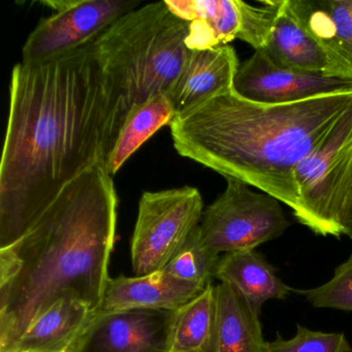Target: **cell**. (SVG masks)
I'll use <instances>...</instances> for the list:
<instances>
[{"instance_id": "cell-1", "label": "cell", "mask_w": 352, "mask_h": 352, "mask_svg": "<svg viewBox=\"0 0 352 352\" xmlns=\"http://www.w3.org/2000/svg\"><path fill=\"white\" fill-rule=\"evenodd\" d=\"M122 125L120 96L94 41L14 67L0 164V249L19 241L72 181L106 164Z\"/></svg>"}, {"instance_id": "cell-2", "label": "cell", "mask_w": 352, "mask_h": 352, "mask_svg": "<svg viewBox=\"0 0 352 352\" xmlns=\"http://www.w3.org/2000/svg\"><path fill=\"white\" fill-rule=\"evenodd\" d=\"M117 199L104 164L80 175L19 241L0 249V352L61 298L100 308L114 249Z\"/></svg>"}, {"instance_id": "cell-3", "label": "cell", "mask_w": 352, "mask_h": 352, "mask_svg": "<svg viewBox=\"0 0 352 352\" xmlns=\"http://www.w3.org/2000/svg\"><path fill=\"white\" fill-rule=\"evenodd\" d=\"M351 104L352 91L265 104L232 88L177 115L170 133L183 157L255 187L294 213L296 166Z\"/></svg>"}, {"instance_id": "cell-4", "label": "cell", "mask_w": 352, "mask_h": 352, "mask_svg": "<svg viewBox=\"0 0 352 352\" xmlns=\"http://www.w3.org/2000/svg\"><path fill=\"white\" fill-rule=\"evenodd\" d=\"M188 23L166 1L125 14L94 41L104 73L121 100L123 123L129 111L158 94H170L187 63Z\"/></svg>"}, {"instance_id": "cell-5", "label": "cell", "mask_w": 352, "mask_h": 352, "mask_svg": "<svg viewBox=\"0 0 352 352\" xmlns=\"http://www.w3.org/2000/svg\"><path fill=\"white\" fill-rule=\"evenodd\" d=\"M351 166L352 104L294 170V217L315 234H343L342 211Z\"/></svg>"}, {"instance_id": "cell-6", "label": "cell", "mask_w": 352, "mask_h": 352, "mask_svg": "<svg viewBox=\"0 0 352 352\" xmlns=\"http://www.w3.org/2000/svg\"><path fill=\"white\" fill-rule=\"evenodd\" d=\"M226 190L204 211L199 230L206 246L219 254L254 250L284 234L289 220L280 203L249 185L226 178Z\"/></svg>"}, {"instance_id": "cell-7", "label": "cell", "mask_w": 352, "mask_h": 352, "mask_svg": "<svg viewBox=\"0 0 352 352\" xmlns=\"http://www.w3.org/2000/svg\"><path fill=\"white\" fill-rule=\"evenodd\" d=\"M203 213V197L195 187L144 192L131 240L133 273L144 276L164 269L199 226Z\"/></svg>"}, {"instance_id": "cell-8", "label": "cell", "mask_w": 352, "mask_h": 352, "mask_svg": "<svg viewBox=\"0 0 352 352\" xmlns=\"http://www.w3.org/2000/svg\"><path fill=\"white\" fill-rule=\"evenodd\" d=\"M41 5L55 14L42 20L23 46L24 63L53 60L96 40L125 14L141 7L135 0H58Z\"/></svg>"}, {"instance_id": "cell-9", "label": "cell", "mask_w": 352, "mask_h": 352, "mask_svg": "<svg viewBox=\"0 0 352 352\" xmlns=\"http://www.w3.org/2000/svg\"><path fill=\"white\" fill-rule=\"evenodd\" d=\"M175 311L94 313L67 352H170Z\"/></svg>"}, {"instance_id": "cell-10", "label": "cell", "mask_w": 352, "mask_h": 352, "mask_svg": "<svg viewBox=\"0 0 352 352\" xmlns=\"http://www.w3.org/2000/svg\"><path fill=\"white\" fill-rule=\"evenodd\" d=\"M234 90L251 102L285 104L352 91V81L280 67L259 49L239 67Z\"/></svg>"}, {"instance_id": "cell-11", "label": "cell", "mask_w": 352, "mask_h": 352, "mask_svg": "<svg viewBox=\"0 0 352 352\" xmlns=\"http://www.w3.org/2000/svg\"><path fill=\"white\" fill-rule=\"evenodd\" d=\"M300 25L318 43L331 77L352 81V0H285Z\"/></svg>"}, {"instance_id": "cell-12", "label": "cell", "mask_w": 352, "mask_h": 352, "mask_svg": "<svg viewBox=\"0 0 352 352\" xmlns=\"http://www.w3.org/2000/svg\"><path fill=\"white\" fill-rule=\"evenodd\" d=\"M205 289L199 284L178 279L164 269L135 277L109 278L102 304L94 313L129 309L178 310Z\"/></svg>"}, {"instance_id": "cell-13", "label": "cell", "mask_w": 352, "mask_h": 352, "mask_svg": "<svg viewBox=\"0 0 352 352\" xmlns=\"http://www.w3.org/2000/svg\"><path fill=\"white\" fill-rule=\"evenodd\" d=\"M239 67L236 51L230 45L191 51L168 94L177 115L232 89Z\"/></svg>"}, {"instance_id": "cell-14", "label": "cell", "mask_w": 352, "mask_h": 352, "mask_svg": "<svg viewBox=\"0 0 352 352\" xmlns=\"http://www.w3.org/2000/svg\"><path fill=\"white\" fill-rule=\"evenodd\" d=\"M174 15L188 23L186 46L191 51L226 46L240 40L244 23L241 0H164Z\"/></svg>"}, {"instance_id": "cell-15", "label": "cell", "mask_w": 352, "mask_h": 352, "mask_svg": "<svg viewBox=\"0 0 352 352\" xmlns=\"http://www.w3.org/2000/svg\"><path fill=\"white\" fill-rule=\"evenodd\" d=\"M215 320L206 352H263L265 341L258 313L226 283L215 285Z\"/></svg>"}, {"instance_id": "cell-16", "label": "cell", "mask_w": 352, "mask_h": 352, "mask_svg": "<svg viewBox=\"0 0 352 352\" xmlns=\"http://www.w3.org/2000/svg\"><path fill=\"white\" fill-rule=\"evenodd\" d=\"M215 278L232 286L258 314L265 302L284 300L292 290L278 277L275 267L255 250L224 253L216 267Z\"/></svg>"}, {"instance_id": "cell-17", "label": "cell", "mask_w": 352, "mask_h": 352, "mask_svg": "<svg viewBox=\"0 0 352 352\" xmlns=\"http://www.w3.org/2000/svg\"><path fill=\"white\" fill-rule=\"evenodd\" d=\"M92 315L81 300L61 298L30 325L10 352H67Z\"/></svg>"}, {"instance_id": "cell-18", "label": "cell", "mask_w": 352, "mask_h": 352, "mask_svg": "<svg viewBox=\"0 0 352 352\" xmlns=\"http://www.w3.org/2000/svg\"><path fill=\"white\" fill-rule=\"evenodd\" d=\"M263 50L275 65L331 77V65L318 43L300 25L282 0Z\"/></svg>"}, {"instance_id": "cell-19", "label": "cell", "mask_w": 352, "mask_h": 352, "mask_svg": "<svg viewBox=\"0 0 352 352\" xmlns=\"http://www.w3.org/2000/svg\"><path fill=\"white\" fill-rule=\"evenodd\" d=\"M170 96L158 94L129 111L116 143L107 158L106 168L114 176L133 153L164 125L176 117Z\"/></svg>"}, {"instance_id": "cell-20", "label": "cell", "mask_w": 352, "mask_h": 352, "mask_svg": "<svg viewBox=\"0 0 352 352\" xmlns=\"http://www.w3.org/2000/svg\"><path fill=\"white\" fill-rule=\"evenodd\" d=\"M215 286L208 285L201 294L175 311L172 351L206 352L215 320Z\"/></svg>"}, {"instance_id": "cell-21", "label": "cell", "mask_w": 352, "mask_h": 352, "mask_svg": "<svg viewBox=\"0 0 352 352\" xmlns=\"http://www.w3.org/2000/svg\"><path fill=\"white\" fill-rule=\"evenodd\" d=\"M219 258L217 252L204 244L201 230L197 226L164 270L183 281L207 287L215 278Z\"/></svg>"}, {"instance_id": "cell-22", "label": "cell", "mask_w": 352, "mask_h": 352, "mask_svg": "<svg viewBox=\"0 0 352 352\" xmlns=\"http://www.w3.org/2000/svg\"><path fill=\"white\" fill-rule=\"evenodd\" d=\"M263 352H351L344 333L315 331L298 324L294 338L284 340L279 333L276 339L265 342Z\"/></svg>"}, {"instance_id": "cell-23", "label": "cell", "mask_w": 352, "mask_h": 352, "mask_svg": "<svg viewBox=\"0 0 352 352\" xmlns=\"http://www.w3.org/2000/svg\"><path fill=\"white\" fill-rule=\"evenodd\" d=\"M315 308L337 309L352 312V254L336 267L333 278L327 283L298 290Z\"/></svg>"}, {"instance_id": "cell-24", "label": "cell", "mask_w": 352, "mask_h": 352, "mask_svg": "<svg viewBox=\"0 0 352 352\" xmlns=\"http://www.w3.org/2000/svg\"><path fill=\"white\" fill-rule=\"evenodd\" d=\"M342 228H343V234L352 241V166L345 188L343 211H342Z\"/></svg>"}, {"instance_id": "cell-25", "label": "cell", "mask_w": 352, "mask_h": 352, "mask_svg": "<svg viewBox=\"0 0 352 352\" xmlns=\"http://www.w3.org/2000/svg\"><path fill=\"white\" fill-rule=\"evenodd\" d=\"M351 352H352V347H351Z\"/></svg>"}]
</instances>
